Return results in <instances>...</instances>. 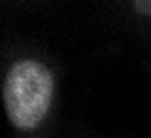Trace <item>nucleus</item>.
<instances>
[{"label":"nucleus","mask_w":151,"mask_h":138,"mask_svg":"<svg viewBox=\"0 0 151 138\" xmlns=\"http://www.w3.org/2000/svg\"><path fill=\"white\" fill-rule=\"evenodd\" d=\"M62 67L52 52L27 37H5L0 99L10 138H52L60 121Z\"/></svg>","instance_id":"obj_1"},{"label":"nucleus","mask_w":151,"mask_h":138,"mask_svg":"<svg viewBox=\"0 0 151 138\" xmlns=\"http://www.w3.org/2000/svg\"><path fill=\"white\" fill-rule=\"evenodd\" d=\"M111 15L119 20L124 30L139 42L151 47V0H134V3H114Z\"/></svg>","instance_id":"obj_2"}]
</instances>
